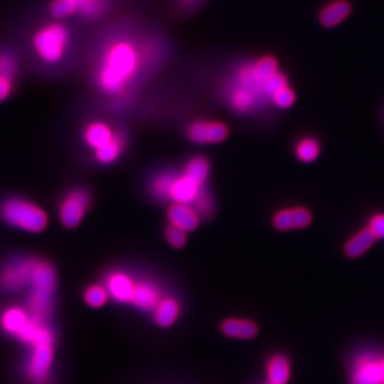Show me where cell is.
I'll return each instance as SVG.
<instances>
[{
	"label": "cell",
	"instance_id": "obj_11",
	"mask_svg": "<svg viewBox=\"0 0 384 384\" xmlns=\"http://www.w3.org/2000/svg\"><path fill=\"white\" fill-rule=\"evenodd\" d=\"M31 282L34 285V292L51 296L56 284V275L54 269L47 262H35L31 275Z\"/></svg>",
	"mask_w": 384,
	"mask_h": 384
},
{
	"label": "cell",
	"instance_id": "obj_35",
	"mask_svg": "<svg viewBox=\"0 0 384 384\" xmlns=\"http://www.w3.org/2000/svg\"><path fill=\"white\" fill-rule=\"evenodd\" d=\"M268 384H276V383H273V382H270V383H268Z\"/></svg>",
	"mask_w": 384,
	"mask_h": 384
},
{
	"label": "cell",
	"instance_id": "obj_13",
	"mask_svg": "<svg viewBox=\"0 0 384 384\" xmlns=\"http://www.w3.org/2000/svg\"><path fill=\"white\" fill-rule=\"evenodd\" d=\"M312 221L311 214L306 209L297 208L292 210H282L274 218V225L279 230H289L294 227H305Z\"/></svg>",
	"mask_w": 384,
	"mask_h": 384
},
{
	"label": "cell",
	"instance_id": "obj_1",
	"mask_svg": "<svg viewBox=\"0 0 384 384\" xmlns=\"http://www.w3.org/2000/svg\"><path fill=\"white\" fill-rule=\"evenodd\" d=\"M289 85L273 56H264L239 69L227 85V102L239 113H250L264 105L280 88Z\"/></svg>",
	"mask_w": 384,
	"mask_h": 384
},
{
	"label": "cell",
	"instance_id": "obj_26",
	"mask_svg": "<svg viewBox=\"0 0 384 384\" xmlns=\"http://www.w3.org/2000/svg\"><path fill=\"white\" fill-rule=\"evenodd\" d=\"M76 13L85 18H97L106 9L105 0H74Z\"/></svg>",
	"mask_w": 384,
	"mask_h": 384
},
{
	"label": "cell",
	"instance_id": "obj_6",
	"mask_svg": "<svg viewBox=\"0 0 384 384\" xmlns=\"http://www.w3.org/2000/svg\"><path fill=\"white\" fill-rule=\"evenodd\" d=\"M227 126L216 121H197L188 128V137L200 145L219 143L227 138Z\"/></svg>",
	"mask_w": 384,
	"mask_h": 384
},
{
	"label": "cell",
	"instance_id": "obj_8",
	"mask_svg": "<svg viewBox=\"0 0 384 384\" xmlns=\"http://www.w3.org/2000/svg\"><path fill=\"white\" fill-rule=\"evenodd\" d=\"M53 362L51 344H40L34 346V352L29 363V376L35 383H44Z\"/></svg>",
	"mask_w": 384,
	"mask_h": 384
},
{
	"label": "cell",
	"instance_id": "obj_19",
	"mask_svg": "<svg viewBox=\"0 0 384 384\" xmlns=\"http://www.w3.org/2000/svg\"><path fill=\"white\" fill-rule=\"evenodd\" d=\"M159 290L157 286L152 285L148 282H140L134 286L132 303L141 309H156L159 303Z\"/></svg>",
	"mask_w": 384,
	"mask_h": 384
},
{
	"label": "cell",
	"instance_id": "obj_18",
	"mask_svg": "<svg viewBox=\"0 0 384 384\" xmlns=\"http://www.w3.org/2000/svg\"><path fill=\"white\" fill-rule=\"evenodd\" d=\"M30 320L31 317H29L24 310L12 307L6 310V312L1 314L0 323L8 333H12L19 337L22 332L29 325Z\"/></svg>",
	"mask_w": 384,
	"mask_h": 384
},
{
	"label": "cell",
	"instance_id": "obj_24",
	"mask_svg": "<svg viewBox=\"0 0 384 384\" xmlns=\"http://www.w3.org/2000/svg\"><path fill=\"white\" fill-rule=\"evenodd\" d=\"M184 175L192 178L193 181L204 186L207 181V177L209 175V163L203 157L193 158L192 161L186 166Z\"/></svg>",
	"mask_w": 384,
	"mask_h": 384
},
{
	"label": "cell",
	"instance_id": "obj_23",
	"mask_svg": "<svg viewBox=\"0 0 384 384\" xmlns=\"http://www.w3.org/2000/svg\"><path fill=\"white\" fill-rule=\"evenodd\" d=\"M179 312V306L173 298H164L156 306V322L159 326H170Z\"/></svg>",
	"mask_w": 384,
	"mask_h": 384
},
{
	"label": "cell",
	"instance_id": "obj_20",
	"mask_svg": "<svg viewBox=\"0 0 384 384\" xmlns=\"http://www.w3.org/2000/svg\"><path fill=\"white\" fill-rule=\"evenodd\" d=\"M125 146H126V138L121 132L117 131L115 137L107 145L95 151L96 152V158L101 163H112L113 161H116L117 158L120 157Z\"/></svg>",
	"mask_w": 384,
	"mask_h": 384
},
{
	"label": "cell",
	"instance_id": "obj_21",
	"mask_svg": "<svg viewBox=\"0 0 384 384\" xmlns=\"http://www.w3.org/2000/svg\"><path fill=\"white\" fill-rule=\"evenodd\" d=\"M221 330L224 332V335H227L229 337L248 339L255 336L257 327L251 321L227 320L223 323Z\"/></svg>",
	"mask_w": 384,
	"mask_h": 384
},
{
	"label": "cell",
	"instance_id": "obj_3",
	"mask_svg": "<svg viewBox=\"0 0 384 384\" xmlns=\"http://www.w3.org/2000/svg\"><path fill=\"white\" fill-rule=\"evenodd\" d=\"M67 42L69 31L64 25L47 24L36 31L33 45L42 61L56 64L64 56Z\"/></svg>",
	"mask_w": 384,
	"mask_h": 384
},
{
	"label": "cell",
	"instance_id": "obj_4",
	"mask_svg": "<svg viewBox=\"0 0 384 384\" xmlns=\"http://www.w3.org/2000/svg\"><path fill=\"white\" fill-rule=\"evenodd\" d=\"M1 216L6 223L28 232L39 233L47 227V214L22 199H10L1 208Z\"/></svg>",
	"mask_w": 384,
	"mask_h": 384
},
{
	"label": "cell",
	"instance_id": "obj_12",
	"mask_svg": "<svg viewBox=\"0 0 384 384\" xmlns=\"http://www.w3.org/2000/svg\"><path fill=\"white\" fill-rule=\"evenodd\" d=\"M134 281L122 273H115L107 278V289L111 296L120 303H132L134 292Z\"/></svg>",
	"mask_w": 384,
	"mask_h": 384
},
{
	"label": "cell",
	"instance_id": "obj_9",
	"mask_svg": "<svg viewBox=\"0 0 384 384\" xmlns=\"http://www.w3.org/2000/svg\"><path fill=\"white\" fill-rule=\"evenodd\" d=\"M18 74V58L10 51H0V102L12 93Z\"/></svg>",
	"mask_w": 384,
	"mask_h": 384
},
{
	"label": "cell",
	"instance_id": "obj_22",
	"mask_svg": "<svg viewBox=\"0 0 384 384\" xmlns=\"http://www.w3.org/2000/svg\"><path fill=\"white\" fill-rule=\"evenodd\" d=\"M374 240H376V235L371 232V229H365L357 234L355 238L349 240V244L346 245V254L351 257L362 255L365 251L371 248Z\"/></svg>",
	"mask_w": 384,
	"mask_h": 384
},
{
	"label": "cell",
	"instance_id": "obj_16",
	"mask_svg": "<svg viewBox=\"0 0 384 384\" xmlns=\"http://www.w3.org/2000/svg\"><path fill=\"white\" fill-rule=\"evenodd\" d=\"M168 216L172 225L181 227L184 232L194 230L198 225V216L188 204H175L169 209Z\"/></svg>",
	"mask_w": 384,
	"mask_h": 384
},
{
	"label": "cell",
	"instance_id": "obj_34",
	"mask_svg": "<svg viewBox=\"0 0 384 384\" xmlns=\"http://www.w3.org/2000/svg\"><path fill=\"white\" fill-rule=\"evenodd\" d=\"M381 363H382V371H383V382L382 383H384V361L381 362Z\"/></svg>",
	"mask_w": 384,
	"mask_h": 384
},
{
	"label": "cell",
	"instance_id": "obj_7",
	"mask_svg": "<svg viewBox=\"0 0 384 384\" xmlns=\"http://www.w3.org/2000/svg\"><path fill=\"white\" fill-rule=\"evenodd\" d=\"M203 186L199 184L188 175H177L173 173V178L169 186L168 198L173 199L175 203L192 204L194 199L202 192Z\"/></svg>",
	"mask_w": 384,
	"mask_h": 384
},
{
	"label": "cell",
	"instance_id": "obj_25",
	"mask_svg": "<svg viewBox=\"0 0 384 384\" xmlns=\"http://www.w3.org/2000/svg\"><path fill=\"white\" fill-rule=\"evenodd\" d=\"M269 376L273 383L285 384L289 379V362L281 355H276L269 365Z\"/></svg>",
	"mask_w": 384,
	"mask_h": 384
},
{
	"label": "cell",
	"instance_id": "obj_33",
	"mask_svg": "<svg viewBox=\"0 0 384 384\" xmlns=\"http://www.w3.org/2000/svg\"><path fill=\"white\" fill-rule=\"evenodd\" d=\"M369 229L376 235V238H384V216H374Z\"/></svg>",
	"mask_w": 384,
	"mask_h": 384
},
{
	"label": "cell",
	"instance_id": "obj_32",
	"mask_svg": "<svg viewBox=\"0 0 384 384\" xmlns=\"http://www.w3.org/2000/svg\"><path fill=\"white\" fill-rule=\"evenodd\" d=\"M192 204L200 214H203L205 216H209L210 211L213 209V204H211L209 195L205 193L204 189H202V192L199 193L198 197L194 199V202Z\"/></svg>",
	"mask_w": 384,
	"mask_h": 384
},
{
	"label": "cell",
	"instance_id": "obj_30",
	"mask_svg": "<svg viewBox=\"0 0 384 384\" xmlns=\"http://www.w3.org/2000/svg\"><path fill=\"white\" fill-rule=\"evenodd\" d=\"M86 303L93 307H101L107 301V291L102 286H91L85 294Z\"/></svg>",
	"mask_w": 384,
	"mask_h": 384
},
{
	"label": "cell",
	"instance_id": "obj_10",
	"mask_svg": "<svg viewBox=\"0 0 384 384\" xmlns=\"http://www.w3.org/2000/svg\"><path fill=\"white\" fill-rule=\"evenodd\" d=\"M35 262H24L17 265L6 268L3 274L0 275V282L6 289H19L25 285L28 281H31L33 269Z\"/></svg>",
	"mask_w": 384,
	"mask_h": 384
},
{
	"label": "cell",
	"instance_id": "obj_15",
	"mask_svg": "<svg viewBox=\"0 0 384 384\" xmlns=\"http://www.w3.org/2000/svg\"><path fill=\"white\" fill-rule=\"evenodd\" d=\"M383 382V371L382 363L363 360L355 368L352 383L353 384H379Z\"/></svg>",
	"mask_w": 384,
	"mask_h": 384
},
{
	"label": "cell",
	"instance_id": "obj_28",
	"mask_svg": "<svg viewBox=\"0 0 384 384\" xmlns=\"http://www.w3.org/2000/svg\"><path fill=\"white\" fill-rule=\"evenodd\" d=\"M76 13L74 0H54L51 4V14L55 18H66Z\"/></svg>",
	"mask_w": 384,
	"mask_h": 384
},
{
	"label": "cell",
	"instance_id": "obj_14",
	"mask_svg": "<svg viewBox=\"0 0 384 384\" xmlns=\"http://www.w3.org/2000/svg\"><path fill=\"white\" fill-rule=\"evenodd\" d=\"M116 132L110 127V125L102 122V121H95L85 128L83 138L86 141L88 146L96 151L101 147L107 145L115 137Z\"/></svg>",
	"mask_w": 384,
	"mask_h": 384
},
{
	"label": "cell",
	"instance_id": "obj_31",
	"mask_svg": "<svg viewBox=\"0 0 384 384\" xmlns=\"http://www.w3.org/2000/svg\"><path fill=\"white\" fill-rule=\"evenodd\" d=\"M167 239H168L169 244L175 248H182L186 244V232L181 227L170 225L167 229Z\"/></svg>",
	"mask_w": 384,
	"mask_h": 384
},
{
	"label": "cell",
	"instance_id": "obj_27",
	"mask_svg": "<svg viewBox=\"0 0 384 384\" xmlns=\"http://www.w3.org/2000/svg\"><path fill=\"white\" fill-rule=\"evenodd\" d=\"M320 145L314 138H305L297 145L296 154L303 162H312L319 157Z\"/></svg>",
	"mask_w": 384,
	"mask_h": 384
},
{
	"label": "cell",
	"instance_id": "obj_29",
	"mask_svg": "<svg viewBox=\"0 0 384 384\" xmlns=\"http://www.w3.org/2000/svg\"><path fill=\"white\" fill-rule=\"evenodd\" d=\"M295 99H296V96H295L294 90L287 85L285 88H280L278 93H275L273 96V104L280 109H289L294 105Z\"/></svg>",
	"mask_w": 384,
	"mask_h": 384
},
{
	"label": "cell",
	"instance_id": "obj_5",
	"mask_svg": "<svg viewBox=\"0 0 384 384\" xmlns=\"http://www.w3.org/2000/svg\"><path fill=\"white\" fill-rule=\"evenodd\" d=\"M90 204L88 192L77 189L71 192L61 204L60 216L65 227H74L81 221Z\"/></svg>",
	"mask_w": 384,
	"mask_h": 384
},
{
	"label": "cell",
	"instance_id": "obj_17",
	"mask_svg": "<svg viewBox=\"0 0 384 384\" xmlns=\"http://www.w3.org/2000/svg\"><path fill=\"white\" fill-rule=\"evenodd\" d=\"M351 4L346 0H336L325 6L320 13V23L325 28H333L342 23L351 14Z\"/></svg>",
	"mask_w": 384,
	"mask_h": 384
},
{
	"label": "cell",
	"instance_id": "obj_2",
	"mask_svg": "<svg viewBox=\"0 0 384 384\" xmlns=\"http://www.w3.org/2000/svg\"><path fill=\"white\" fill-rule=\"evenodd\" d=\"M142 58L140 47L134 41L128 39L112 41L99 60L96 74L99 88L111 96L123 93L138 75Z\"/></svg>",
	"mask_w": 384,
	"mask_h": 384
}]
</instances>
